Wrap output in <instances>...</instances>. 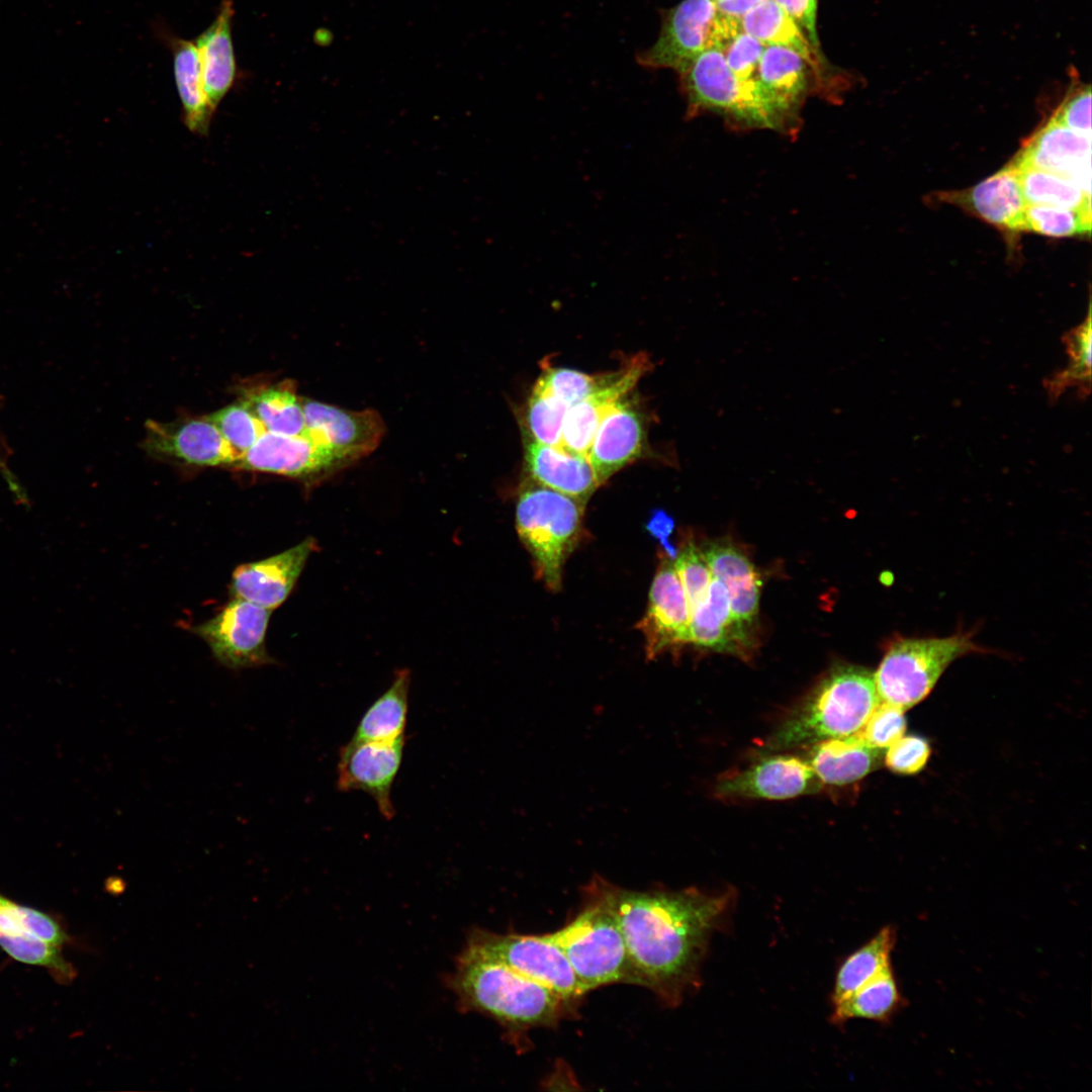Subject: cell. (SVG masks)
Masks as SVG:
<instances>
[{"mask_svg": "<svg viewBox=\"0 0 1092 1092\" xmlns=\"http://www.w3.org/2000/svg\"><path fill=\"white\" fill-rule=\"evenodd\" d=\"M411 671H395L388 689L364 712L350 740L392 741L405 735Z\"/></svg>", "mask_w": 1092, "mask_h": 1092, "instance_id": "cell-30", "label": "cell"}, {"mask_svg": "<svg viewBox=\"0 0 1092 1092\" xmlns=\"http://www.w3.org/2000/svg\"><path fill=\"white\" fill-rule=\"evenodd\" d=\"M800 27L814 48L820 50L816 30L817 0H774Z\"/></svg>", "mask_w": 1092, "mask_h": 1092, "instance_id": "cell-46", "label": "cell"}, {"mask_svg": "<svg viewBox=\"0 0 1092 1092\" xmlns=\"http://www.w3.org/2000/svg\"><path fill=\"white\" fill-rule=\"evenodd\" d=\"M874 674L864 667L830 670L770 735L762 754L853 735L880 703Z\"/></svg>", "mask_w": 1092, "mask_h": 1092, "instance_id": "cell-3", "label": "cell"}, {"mask_svg": "<svg viewBox=\"0 0 1092 1092\" xmlns=\"http://www.w3.org/2000/svg\"><path fill=\"white\" fill-rule=\"evenodd\" d=\"M235 14L231 0H222L215 18L195 39L202 81L213 110L234 86L237 62L232 36Z\"/></svg>", "mask_w": 1092, "mask_h": 1092, "instance_id": "cell-25", "label": "cell"}, {"mask_svg": "<svg viewBox=\"0 0 1092 1092\" xmlns=\"http://www.w3.org/2000/svg\"><path fill=\"white\" fill-rule=\"evenodd\" d=\"M549 935L562 949L584 994L614 983L643 987L602 877L594 876L583 888V905L575 917Z\"/></svg>", "mask_w": 1092, "mask_h": 1092, "instance_id": "cell-4", "label": "cell"}, {"mask_svg": "<svg viewBox=\"0 0 1092 1092\" xmlns=\"http://www.w3.org/2000/svg\"><path fill=\"white\" fill-rule=\"evenodd\" d=\"M896 938V928L887 925L841 963L835 975L831 994L832 1005L849 996L891 966V953Z\"/></svg>", "mask_w": 1092, "mask_h": 1092, "instance_id": "cell-33", "label": "cell"}, {"mask_svg": "<svg viewBox=\"0 0 1092 1092\" xmlns=\"http://www.w3.org/2000/svg\"><path fill=\"white\" fill-rule=\"evenodd\" d=\"M315 549L316 541L308 537L276 555L238 566L230 585L233 598L271 611L278 608L289 597Z\"/></svg>", "mask_w": 1092, "mask_h": 1092, "instance_id": "cell-16", "label": "cell"}, {"mask_svg": "<svg viewBox=\"0 0 1092 1092\" xmlns=\"http://www.w3.org/2000/svg\"><path fill=\"white\" fill-rule=\"evenodd\" d=\"M567 408L563 402L535 383L526 411V425L531 440L547 446H561Z\"/></svg>", "mask_w": 1092, "mask_h": 1092, "instance_id": "cell-38", "label": "cell"}, {"mask_svg": "<svg viewBox=\"0 0 1092 1092\" xmlns=\"http://www.w3.org/2000/svg\"><path fill=\"white\" fill-rule=\"evenodd\" d=\"M243 400L266 431L296 436L305 433L301 397L291 380L252 389Z\"/></svg>", "mask_w": 1092, "mask_h": 1092, "instance_id": "cell-32", "label": "cell"}, {"mask_svg": "<svg viewBox=\"0 0 1092 1092\" xmlns=\"http://www.w3.org/2000/svg\"><path fill=\"white\" fill-rule=\"evenodd\" d=\"M1052 118L1067 128L1091 139V88L1081 85L1064 99Z\"/></svg>", "mask_w": 1092, "mask_h": 1092, "instance_id": "cell-45", "label": "cell"}, {"mask_svg": "<svg viewBox=\"0 0 1092 1092\" xmlns=\"http://www.w3.org/2000/svg\"><path fill=\"white\" fill-rule=\"evenodd\" d=\"M446 981L460 1010L490 1017L514 1037L556 1026L577 1004L466 945Z\"/></svg>", "mask_w": 1092, "mask_h": 1092, "instance_id": "cell-2", "label": "cell"}, {"mask_svg": "<svg viewBox=\"0 0 1092 1092\" xmlns=\"http://www.w3.org/2000/svg\"><path fill=\"white\" fill-rule=\"evenodd\" d=\"M1024 232L1054 238L1089 236L1091 215L1071 208L1027 204L1024 211Z\"/></svg>", "mask_w": 1092, "mask_h": 1092, "instance_id": "cell-39", "label": "cell"}, {"mask_svg": "<svg viewBox=\"0 0 1092 1092\" xmlns=\"http://www.w3.org/2000/svg\"><path fill=\"white\" fill-rule=\"evenodd\" d=\"M764 0H716V7L725 16L741 19L750 9Z\"/></svg>", "mask_w": 1092, "mask_h": 1092, "instance_id": "cell-47", "label": "cell"}, {"mask_svg": "<svg viewBox=\"0 0 1092 1092\" xmlns=\"http://www.w3.org/2000/svg\"><path fill=\"white\" fill-rule=\"evenodd\" d=\"M172 53L176 88L186 127L198 135L207 134L214 110L204 90L200 61L194 41L164 33Z\"/></svg>", "mask_w": 1092, "mask_h": 1092, "instance_id": "cell-28", "label": "cell"}, {"mask_svg": "<svg viewBox=\"0 0 1092 1092\" xmlns=\"http://www.w3.org/2000/svg\"><path fill=\"white\" fill-rule=\"evenodd\" d=\"M405 735L392 741H353L339 751L336 786L340 792L362 791L391 820L395 809L391 789L402 763Z\"/></svg>", "mask_w": 1092, "mask_h": 1092, "instance_id": "cell-13", "label": "cell"}, {"mask_svg": "<svg viewBox=\"0 0 1092 1092\" xmlns=\"http://www.w3.org/2000/svg\"><path fill=\"white\" fill-rule=\"evenodd\" d=\"M672 562L692 613L705 599L713 579L712 572L702 550L693 543L679 550Z\"/></svg>", "mask_w": 1092, "mask_h": 1092, "instance_id": "cell-41", "label": "cell"}, {"mask_svg": "<svg viewBox=\"0 0 1092 1092\" xmlns=\"http://www.w3.org/2000/svg\"><path fill=\"white\" fill-rule=\"evenodd\" d=\"M904 1003L890 966L849 996L833 1004L830 1021L839 1026L851 1019L888 1022Z\"/></svg>", "mask_w": 1092, "mask_h": 1092, "instance_id": "cell-31", "label": "cell"}, {"mask_svg": "<svg viewBox=\"0 0 1092 1092\" xmlns=\"http://www.w3.org/2000/svg\"><path fill=\"white\" fill-rule=\"evenodd\" d=\"M601 378L602 374L547 367L536 383L569 407L590 395L599 387Z\"/></svg>", "mask_w": 1092, "mask_h": 1092, "instance_id": "cell-40", "label": "cell"}, {"mask_svg": "<svg viewBox=\"0 0 1092 1092\" xmlns=\"http://www.w3.org/2000/svg\"><path fill=\"white\" fill-rule=\"evenodd\" d=\"M690 621L687 597L673 562L664 559L651 584L647 612L639 622L647 657L690 642Z\"/></svg>", "mask_w": 1092, "mask_h": 1092, "instance_id": "cell-19", "label": "cell"}, {"mask_svg": "<svg viewBox=\"0 0 1092 1092\" xmlns=\"http://www.w3.org/2000/svg\"><path fill=\"white\" fill-rule=\"evenodd\" d=\"M904 711L898 706L880 702L857 732L858 735L868 745L883 751L903 736L906 730Z\"/></svg>", "mask_w": 1092, "mask_h": 1092, "instance_id": "cell-42", "label": "cell"}, {"mask_svg": "<svg viewBox=\"0 0 1092 1092\" xmlns=\"http://www.w3.org/2000/svg\"><path fill=\"white\" fill-rule=\"evenodd\" d=\"M645 439L641 414L625 397L620 399L602 420L587 455L598 485L638 459Z\"/></svg>", "mask_w": 1092, "mask_h": 1092, "instance_id": "cell-21", "label": "cell"}, {"mask_svg": "<svg viewBox=\"0 0 1092 1092\" xmlns=\"http://www.w3.org/2000/svg\"><path fill=\"white\" fill-rule=\"evenodd\" d=\"M235 466L296 478L314 486L350 465L307 431L296 436L265 431Z\"/></svg>", "mask_w": 1092, "mask_h": 1092, "instance_id": "cell-11", "label": "cell"}, {"mask_svg": "<svg viewBox=\"0 0 1092 1092\" xmlns=\"http://www.w3.org/2000/svg\"><path fill=\"white\" fill-rule=\"evenodd\" d=\"M809 64L796 52L765 46L756 80L792 131L798 128L799 107L809 90Z\"/></svg>", "mask_w": 1092, "mask_h": 1092, "instance_id": "cell-23", "label": "cell"}, {"mask_svg": "<svg viewBox=\"0 0 1092 1092\" xmlns=\"http://www.w3.org/2000/svg\"><path fill=\"white\" fill-rule=\"evenodd\" d=\"M235 457L234 466L266 431L259 419L247 404L239 402L224 406L208 416Z\"/></svg>", "mask_w": 1092, "mask_h": 1092, "instance_id": "cell-37", "label": "cell"}, {"mask_svg": "<svg viewBox=\"0 0 1092 1092\" xmlns=\"http://www.w3.org/2000/svg\"><path fill=\"white\" fill-rule=\"evenodd\" d=\"M929 755L930 747L924 738L914 735L902 736L888 747L885 762L895 772L913 775L924 767Z\"/></svg>", "mask_w": 1092, "mask_h": 1092, "instance_id": "cell-44", "label": "cell"}, {"mask_svg": "<svg viewBox=\"0 0 1092 1092\" xmlns=\"http://www.w3.org/2000/svg\"><path fill=\"white\" fill-rule=\"evenodd\" d=\"M271 612L233 598L213 618L193 631L207 643L216 660L230 669L266 665L274 661L265 644Z\"/></svg>", "mask_w": 1092, "mask_h": 1092, "instance_id": "cell-10", "label": "cell"}, {"mask_svg": "<svg viewBox=\"0 0 1092 1092\" xmlns=\"http://www.w3.org/2000/svg\"><path fill=\"white\" fill-rule=\"evenodd\" d=\"M978 646L970 634L899 638L891 643L874 679L881 702L907 710L922 701L946 667Z\"/></svg>", "mask_w": 1092, "mask_h": 1092, "instance_id": "cell-7", "label": "cell"}, {"mask_svg": "<svg viewBox=\"0 0 1092 1092\" xmlns=\"http://www.w3.org/2000/svg\"><path fill=\"white\" fill-rule=\"evenodd\" d=\"M465 945L570 1001L578 1003L585 995L565 954L549 933L500 934L476 928L470 931Z\"/></svg>", "mask_w": 1092, "mask_h": 1092, "instance_id": "cell-9", "label": "cell"}, {"mask_svg": "<svg viewBox=\"0 0 1092 1092\" xmlns=\"http://www.w3.org/2000/svg\"><path fill=\"white\" fill-rule=\"evenodd\" d=\"M10 450L7 446V443L5 442L3 436L0 434V472L6 478L10 486L17 492L19 485L16 483L14 479L15 477L13 476L7 465Z\"/></svg>", "mask_w": 1092, "mask_h": 1092, "instance_id": "cell-48", "label": "cell"}, {"mask_svg": "<svg viewBox=\"0 0 1092 1092\" xmlns=\"http://www.w3.org/2000/svg\"><path fill=\"white\" fill-rule=\"evenodd\" d=\"M936 197L941 202L963 208L1004 233L1024 232V211L1027 203L1017 169L1011 162L973 187L940 192Z\"/></svg>", "mask_w": 1092, "mask_h": 1092, "instance_id": "cell-17", "label": "cell"}, {"mask_svg": "<svg viewBox=\"0 0 1092 1092\" xmlns=\"http://www.w3.org/2000/svg\"><path fill=\"white\" fill-rule=\"evenodd\" d=\"M1091 308L1083 323L1067 332L1063 337L1069 364L1059 372L1051 374L1043 384L1050 398L1057 399L1067 388L1076 387L1083 396L1091 388Z\"/></svg>", "mask_w": 1092, "mask_h": 1092, "instance_id": "cell-35", "label": "cell"}, {"mask_svg": "<svg viewBox=\"0 0 1092 1092\" xmlns=\"http://www.w3.org/2000/svg\"><path fill=\"white\" fill-rule=\"evenodd\" d=\"M741 30L740 20L720 13L715 0H682L664 14L659 36L638 54L637 62L648 69L680 73L704 51L723 52Z\"/></svg>", "mask_w": 1092, "mask_h": 1092, "instance_id": "cell-8", "label": "cell"}, {"mask_svg": "<svg viewBox=\"0 0 1092 1092\" xmlns=\"http://www.w3.org/2000/svg\"><path fill=\"white\" fill-rule=\"evenodd\" d=\"M741 29L765 46L790 49L800 55L820 76L824 59L794 20L774 1L764 0L740 19Z\"/></svg>", "mask_w": 1092, "mask_h": 1092, "instance_id": "cell-29", "label": "cell"}, {"mask_svg": "<svg viewBox=\"0 0 1092 1092\" xmlns=\"http://www.w3.org/2000/svg\"><path fill=\"white\" fill-rule=\"evenodd\" d=\"M307 433L349 465L371 454L385 435L380 414L373 408L349 411L301 397Z\"/></svg>", "mask_w": 1092, "mask_h": 1092, "instance_id": "cell-14", "label": "cell"}, {"mask_svg": "<svg viewBox=\"0 0 1092 1092\" xmlns=\"http://www.w3.org/2000/svg\"><path fill=\"white\" fill-rule=\"evenodd\" d=\"M646 355L632 356L621 367L602 374L599 387L586 398L567 408L561 447L587 458L595 435L607 413L626 397L650 367Z\"/></svg>", "mask_w": 1092, "mask_h": 1092, "instance_id": "cell-15", "label": "cell"}, {"mask_svg": "<svg viewBox=\"0 0 1092 1092\" xmlns=\"http://www.w3.org/2000/svg\"><path fill=\"white\" fill-rule=\"evenodd\" d=\"M765 44L741 30L723 50L732 73L741 80H756L757 68Z\"/></svg>", "mask_w": 1092, "mask_h": 1092, "instance_id": "cell-43", "label": "cell"}, {"mask_svg": "<svg viewBox=\"0 0 1092 1092\" xmlns=\"http://www.w3.org/2000/svg\"><path fill=\"white\" fill-rule=\"evenodd\" d=\"M690 642L729 653L740 652L747 642L746 627L733 619L728 592L715 577L705 599L691 613Z\"/></svg>", "mask_w": 1092, "mask_h": 1092, "instance_id": "cell-27", "label": "cell"}, {"mask_svg": "<svg viewBox=\"0 0 1092 1092\" xmlns=\"http://www.w3.org/2000/svg\"><path fill=\"white\" fill-rule=\"evenodd\" d=\"M584 504L531 478L523 484L516 521L521 541L537 573L551 589L561 581L563 564L579 535Z\"/></svg>", "mask_w": 1092, "mask_h": 1092, "instance_id": "cell-6", "label": "cell"}, {"mask_svg": "<svg viewBox=\"0 0 1092 1092\" xmlns=\"http://www.w3.org/2000/svg\"><path fill=\"white\" fill-rule=\"evenodd\" d=\"M0 947L19 963L48 969L59 983L70 984L77 976L76 969L64 958L61 947L33 936L0 934Z\"/></svg>", "mask_w": 1092, "mask_h": 1092, "instance_id": "cell-36", "label": "cell"}, {"mask_svg": "<svg viewBox=\"0 0 1092 1092\" xmlns=\"http://www.w3.org/2000/svg\"><path fill=\"white\" fill-rule=\"evenodd\" d=\"M146 448L160 456L199 466L234 465L235 457L208 419L146 423Z\"/></svg>", "mask_w": 1092, "mask_h": 1092, "instance_id": "cell-18", "label": "cell"}, {"mask_svg": "<svg viewBox=\"0 0 1092 1092\" xmlns=\"http://www.w3.org/2000/svg\"><path fill=\"white\" fill-rule=\"evenodd\" d=\"M716 1V0H715Z\"/></svg>", "mask_w": 1092, "mask_h": 1092, "instance_id": "cell-50", "label": "cell"}, {"mask_svg": "<svg viewBox=\"0 0 1092 1092\" xmlns=\"http://www.w3.org/2000/svg\"><path fill=\"white\" fill-rule=\"evenodd\" d=\"M605 887L643 987L664 1005L678 1006L700 986L710 940L728 922L735 890L637 891L607 880Z\"/></svg>", "mask_w": 1092, "mask_h": 1092, "instance_id": "cell-1", "label": "cell"}, {"mask_svg": "<svg viewBox=\"0 0 1092 1092\" xmlns=\"http://www.w3.org/2000/svg\"><path fill=\"white\" fill-rule=\"evenodd\" d=\"M1014 166L1027 204L1071 208L1091 215V194L1072 180L1032 167Z\"/></svg>", "mask_w": 1092, "mask_h": 1092, "instance_id": "cell-34", "label": "cell"}, {"mask_svg": "<svg viewBox=\"0 0 1092 1092\" xmlns=\"http://www.w3.org/2000/svg\"><path fill=\"white\" fill-rule=\"evenodd\" d=\"M702 552L713 577L728 592L733 619L746 628L751 626L758 613L761 587L751 561L733 544L724 541L709 542Z\"/></svg>", "mask_w": 1092, "mask_h": 1092, "instance_id": "cell-24", "label": "cell"}, {"mask_svg": "<svg viewBox=\"0 0 1092 1092\" xmlns=\"http://www.w3.org/2000/svg\"><path fill=\"white\" fill-rule=\"evenodd\" d=\"M679 75L688 99L689 115L709 110L741 126L793 134L757 80L736 77L727 66L721 50L711 48L704 51Z\"/></svg>", "mask_w": 1092, "mask_h": 1092, "instance_id": "cell-5", "label": "cell"}, {"mask_svg": "<svg viewBox=\"0 0 1092 1092\" xmlns=\"http://www.w3.org/2000/svg\"><path fill=\"white\" fill-rule=\"evenodd\" d=\"M823 784L806 760L784 753H764L748 766L726 774L714 787L720 799L785 800L816 794Z\"/></svg>", "mask_w": 1092, "mask_h": 1092, "instance_id": "cell-12", "label": "cell"}, {"mask_svg": "<svg viewBox=\"0 0 1092 1092\" xmlns=\"http://www.w3.org/2000/svg\"><path fill=\"white\" fill-rule=\"evenodd\" d=\"M882 752L868 745L855 733L812 744L805 760L823 785L844 786L877 768Z\"/></svg>", "mask_w": 1092, "mask_h": 1092, "instance_id": "cell-26", "label": "cell"}, {"mask_svg": "<svg viewBox=\"0 0 1092 1092\" xmlns=\"http://www.w3.org/2000/svg\"><path fill=\"white\" fill-rule=\"evenodd\" d=\"M107 890L112 895H120L125 890V883L120 878H111L107 883Z\"/></svg>", "mask_w": 1092, "mask_h": 1092, "instance_id": "cell-49", "label": "cell"}, {"mask_svg": "<svg viewBox=\"0 0 1092 1092\" xmlns=\"http://www.w3.org/2000/svg\"><path fill=\"white\" fill-rule=\"evenodd\" d=\"M1011 162L1061 175L1091 194V139L1076 133L1052 117Z\"/></svg>", "mask_w": 1092, "mask_h": 1092, "instance_id": "cell-20", "label": "cell"}, {"mask_svg": "<svg viewBox=\"0 0 1092 1092\" xmlns=\"http://www.w3.org/2000/svg\"><path fill=\"white\" fill-rule=\"evenodd\" d=\"M525 463L529 478L584 505L599 487L587 458L561 446L527 440Z\"/></svg>", "mask_w": 1092, "mask_h": 1092, "instance_id": "cell-22", "label": "cell"}]
</instances>
